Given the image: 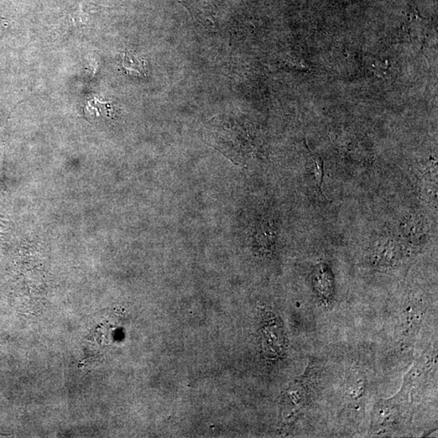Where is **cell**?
Listing matches in <instances>:
<instances>
[{
    "label": "cell",
    "mask_w": 438,
    "mask_h": 438,
    "mask_svg": "<svg viewBox=\"0 0 438 438\" xmlns=\"http://www.w3.org/2000/svg\"><path fill=\"white\" fill-rule=\"evenodd\" d=\"M317 370L314 363L310 362L306 372L286 390L281 399V416L288 423L295 420L309 403Z\"/></svg>",
    "instance_id": "cell-1"
},
{
    "label": "cell",
    "mask_w": 438,
    "mask_h": 438,
    "mask_svg": "<svg viewBox=\"0 0 438 438\" xmlns=\"http://www.w3.org/2000/svg\"><path fill=\"white\" fill-rule=\"evenodd\" d=\"M260 343L265 354L270 358H280L285 356L286 337L283 323L273 312L264 310L262 327H260Z\"/></svg>",
    "instance_id": "cell-2"
},
{
    "label": "cell",
    "mask_w": 438,
    "mask_h": 438,
    "mask_svg": "<svg viewBox=\"0 0 438 438\" xmlns=\"http://www.w3.org/2000/svg\"><path fill=\"white\" fill-rule=\"evenodd\" d=\"M312 284L321 303L325 307H331L335 296V281L328 265H317L312 274Z\"/></svg>",
    "instance_id": "cell-3"
},
{
    "label": "cell",
    "mask_w": 438,
    "mask_h": 438,
    "mask_svg": "<svg viewBox=\"0 0 438 438\" xmlns=\"http://www.w3.org/2000/svg\"><path fill=\"white\" fill-rule=\"evenodd\" d=\"M403 255L399 244L393 239H383L374 243L371 260L379 267H390L398 263Z\"/></svg>",
    "instance_id": "cell-4"
},
{
    "label": "cell",
    "mask_w": 438,
    "mask_h": 438,
    "mask_svg": "<svg viewBox=\"0 0 438 438\" xmlns=\"http://www.w3.org/2000/svg\"><path fill=\"white\" fill-rule=\"evenodd\" d=\"M403 237L410 241H419L425 236V224L418 216H411L404 219L400 226Z\"/></svg>",
    "instance_id": "cell-5"
},
{
    "label": "cell",
    "mask_w": 438,
    "mask_h": 438,
    "mask_svg": "<svg viewBox=\"0 0 438 438\" xmlns=\"http://www.w3.org/2000/svg\"><path fill=\"white\" fill-rule=\"evenodd\" d=\"M347 378V394L349 400L357 401L363 397L365 390V382L363 375L357 369H352Z\"/></svg>",
    "instance_id": "cell-6"
},
{
    "label": "cell",
    "mask_w": 438,
    "mask_h": 438,
    "mask_svg": "<svg viewBox=\"0 0 438 438\" xmlns=\"http://www.w3.org/2000/svg\"><path fill=\"white\" fill-rule=\"evenodd\" d=\"M421 310H416V307L409 306L408 310H406L404 315L403 336L404 338H409L410 336H414L417 326H418L422 319Z\"/></svg>",
    "instance_id": "cell-7"
},
{
    "label": "cell",
    "mask_w": 438,
    "mask_h": 438,
    "mask_svg": "<svg viewBox=\"0 0 438 438\" xmlns=\"http://www.w3.org/2000/svg\"><path fill=\"white\" fill-rule=\"evenodd\" d=\"M122 66L128 74L138 77L146 75L145 62L129 52L124 54Z\"/></svg>",
    "instance_id": "cell-8"
}]
</instances>
